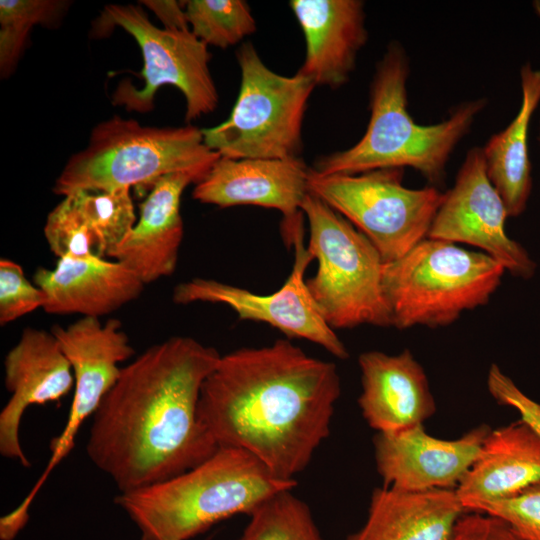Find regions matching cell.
Wrapping results in <instances>:
<instances>
[{"label": "cell", "instance_id": "cell-7", "mask_svg": "<svg viewBox=\"0 0 540 540\" xmlns=\"http://www.w3.org/2000/svg\"><path fill=\"white\" fill-rule=\"evenodd\" d=\"M301 210L309 224L307 248L318 263L306 284L326 323L332 329L392 326L382 288L384 262L375 246L311 192Z\"/></svg>", "mask_w": 540, "mask_h": 540}, {"label": "cell", "instance_id": "cell-31", "mask_svg": "<svg viewBox=\"0 0 540 540\" xmlns=\"http://www.w3.org/2000/svg\"><path fill=\"white\" fill-rule=\"evenodd\" d=\"M487 387L499 404L514 408L540 434V403L525 395L496 364L489 369Z\"/></svg>", "mask_w": 540, "mask_h": 540}, {"label": "cell", "instance_id": "cell-18", "mask_svg": "<svg viewBox=\"0 0 540 540\" xmlns=\"http://www.w3.org/2000/svg\"><path fill=\"white\" fill-rule=\"evenodd\" d=\"M358 363L362 383L358 404L377 433L420 425L434 414L436 405L427 376L408 349L397 355L367 351Z\"/></svg>", "mask_w": 540, "mask_h": 540}, {"label": "cell", "instance_id": "cell-8", "mask_svg": "<svg viewBox=\"0 0 540 540\" xmlns=\"http://www.w3.org/2000/svg\"><path fill=\"white\" fill-rule=\"evenodd\" d=\"M237 60L238 97L224 122L202 129L205 144L225 158H301L304 114L316 85L298 72L275 73L250 42L238 49Z\"/></svg>", "mask_w": 540, "mask_h": 540}, {"label": "cell", "instance_id": "cell-24", "mask_svg": "<svg viewBox=\"0 0 540 540\" xmlns=\"http://www.w3.org/2000/svg\"><path fill=\"white\" fill-rule=\"evenodd\" d=\"M236 540H323L309 506L284 490L257 506Z\"/></svg>", "mask_w": 540, "mask_h": 540}, {"label": "cell", "instance_id": "cell-23", "mask_svg": "<svg viewBox=\"0 0 540 540\" xmlns=\"http://www.w3.org/2000/svg\"><path fill=\"white\" fill-rule=\"evenodd\" d=\"M520 79L522 100L518 113L482 148L487 175L512 217L525 211L532 188L528 133L540 103V69L526 63L521 67Z\"/></svg>", "mask_w": 540, "mask_h": 540}, {"label": "cell", "instance_id": "cell-13", "mask_svg": "<svg viewBox=\"0 0 540 540\" xmlns=\"http://www.w3.org/2000/svg\"><path fill=\"white\" fill-rule=\"evenodd\" d=\"M51 332L74 375L68 419L61 434L50 442L48 466L55 468L73 449L80 427L96 413L120 376L119 365L134 355V349L118 319L101 322L96 317H81L67 327L54 325Z\"/></svg>", "mask_w": 540, "mask_h": 540}, {"label": "cell", "instance_id": "cell-3", "mask_svg": "<svg viewBox=\"0 0 540 540\" xmlns=\"http://www.w3.org/2000/svg\"><path fill=\"white\" fill-rule=\"evenodd\" d=\"M410 62L397 41L388 44L370 85V119L362 138L352 147L320 157L314 172L359 174L371 170L411 167L432 186L443 183L447 163L458 143L470 132L486 98L460 103L442 122L421 125L408 111ZM436 187V186H435Z\"/></svg>", "mask_w": 540, "mask_h": 540}, {"label": "cell", "instance_id": "cell-22", "mask_svg": "<svg viewBox=\"0 0 540 540\" xmlns=\"http://www.w3.org/2000/svg\"><path fill=\"white\" fill-rule=\"evenodd\" d=\"M468 510L455 489H374L364 525L347 540H449Z\"/></svg>", "mask_w": 540, "mask_h": 540}, {"label": "cell", "instance_id": "cell-34", "mask_svg": "<svg viewBox=\"0 0 540 540\" xmlns=\"http://www.w3.org/2000/svg\"><path fill=\"white\" fill-rule=\"evenodd\" d=\"M533 8L538 16H540V0H535L533 2Z\"/></svg>", "mask_w": 540, "mask_h": 540}, {"label": "cell", "instance_id": "cell-16", "mask_svg": "<svg viewBox=\"0 0 540 540\" xmlns=\"http://www.w3.org/2000/svg\"><path fill=\"white\" fill-rule=\"evenodd\" d=\"M4 384L11 394L0 412V453L30 467L19 437L25 410L55 402L74 387L70 362L51 331L25 328L4 359Z\"/></svg>", "mask_w": 540, "mask_h": 540}, {"label": "cell", "instance_id": "cell-4", "mask_svg": "<svg viewBox=\"0 0 540 540\" xmlns=\"http://www.w3.org/2000/svg\"><path fill=\"white\" fill-rule=\"evenodd\" d=\"M295 480L275 476L248 452L218 447L197 466L115 497L141 533L140 540H188L236 514L249 515Z\"/></svg>", "mask_w": 540, "mask_h": 540}, {"label": "cell", "instance_id": "cell-35", "mask_svg": "<svg viewBox=\"0 0 540 540\" xmlns=\"http://www.w3.org/2000/svg\"><path fill=\"white\" fill-rule=\"evenodd\" d=\"M538 141L540 143V120H539V136H538Z\"/></svg>", "mask_w": 540, "mask_h": 540}, {"label": "cell", "instance_id": "cell-10", "mask_svg": "<svg viewBox=\"0 0 540 540\" xmlns=\"http://www.w3.org/2000/svg\"><path fill=\"white\" fill-rule=\"evenodd\" d=\"M118 26L137 42L143 56L137 88L122 80L112 95L114 105L127 111L146 113L154 108V97L163 85L178 88L185 97V121L190 122L215 110L219 96L209 70L211 55L207 45L190 30L156 27L144 9L135 4L106 5L97 21V34Z\"/></svg>", "mask_w": 540, "mask_h": 540}, {"label": "cell", "instance_id": "cell-12", "mask_svg": "<svg viewBox=\"0 0 540 540\" xmlns=\"http://www.w3.org/2000/svg\"><path fill=\"white\" fill-rule=\"evenodd\" d=\"M507 217L505 203L487 175L482 148L473 147L453 187L445 193L427 238L475 246L512 275L531 278L536 263L521 244L507 235Z\"/></svg>", "mask_w": 540, "mask_h": 540}, {"label": "cell", "instance_id": "cell-32", "mask_svg": "<svg viewBox=\"0 0 540 540\" xmlns=\"http://www.w3.org/2000/svg\"><path fill=\"white\" fill-rule=\"evenodd\" d=\"M449 540H522L503 519L468 511L457 521Z\"/></svg>", "mask_w": 540, "mask_h": 540}, {"label": "cell", "instance_id": "cell-29", "mask_svg": "<svg viewBox=\"0 0 540 540\" xmlns=\"http://www.w3.org/2000/svg\"><path fill=\"white\" fill-rule=\"evenodd\" d=\"M468 511L503 519L522 540H540V482L512 497L474 504Z\"/></svg>", "mask_w": 540, "mask_h": 540}, {"label": "cell", "instance_id": "cell-21", "mask_svg": "<svg viewBox=\"0 0 540 540\" xmlns=\"http://www.w3.org/2000/svg\"><path fill=\"white\" fill-rule=\"evenodd\" d=\"M540 482V434L517 422L490 431L456 493L468 510L477 503L512 497Z\"/></svg>", "mask_w": 540, "mask_h": 540}, {"label": "cell", "instance_id": "cell-14", "mask_svg": "<svg viewBox=\"0 0 540 540\" xmlns=\"http://www.w3.org/2000/svg\"><path fill=\"white\" fill-rule=\"evenodd\" d=\"M309 169L296 159H232L221 157L195 184L192 197L219 207L253 205L276 209L283 215L282 235L287 245L303 227L301 206L309 193Z\"/></svg>", "mask_w": 540, "mask_h": 540}, {"label": "cell", "instance_id": "cell-17", "mask_svg": "<svg viewBox=\"0 0 540 540\" xmlns=\"http://www.w3.org/2000/svg\"><path fill=\"white\" fill-rule=\"evenodd\" d=\"M304 33L306 55L298 73L331 89L348 82L358 52L366 44L364 3L360 0H292Z\"/></svg>", "mask_w": 540, "mask_h": 540}, {"label": "cell", "instance_id": "cell-27", "mask_svg": "<svg viewBox=\"0 0 540 540\" xmlns=\"http://www.w3.org/2000/svg\"><path fill=\"white\" fill-rule=\"evenodd\" d=\"M43 232L51 252L58 258L106 257L70 195L49 212Z\"/></svg>", "mask_w": 540, "mask_h": 540}, {"label": "cell", "instance_id": "cell-30", "mask_svg": "<svg viewBox=\"0 0 540 540\" xmlns=\"http://www.w3.org/2000/svg\"><path fill=\"white\" fill-rule=\"evenodd\" d=\"M68 4L59 0H1L0 24L31 31L35 25H49L59 20Z\"/></svg>", "mask_w": 540, "mask_h": 540}, {"label": "cell", "instance_id": "cell-11", "mask_svg": "<svg viewBox=\"0 0 540 540\" xmlns=\"http://www.w3.org/2000/svg\"><path fill=\"white\" fill-rule=\"evenodd\" d=\"M294 263L284 284L266 295L220 282L193 278L179 283L172 299L177 304L219 303L230 307L240 319L269 324L287 337L302 338L320 345L339 359L349 356L347 348L322 317L306 284L305 272L314 256L304 244V228L293 236Z\"/></svg>", "mask_w": 540, "mask_h": 540}, {"label": "cell", "instance_id": "cell-6", "mask_svg": "<svg viewBox=\"0 0 540 540\" xmlns=\"http://www.w3.org/2000/svg\"><path fill=\"white\" fill-rule=\"evenodd\" d=\"M505 268L483 252L425 238L401 258L384 263L382 288L392 326H448L486 305Z\"/></svg>", "mask_w": 540, "mask_h": 540}, {"label": "cell", "instance_id": "cell-9", "mask_svg": "<svg viewBox=\"0 0 540 540\" xmlns=\"http://www.w3.org/2000/svg\"><path fill=\"white\" fill-rule=\"evenodd\" d=\"M404 168L321 175L309 169V192L319 197L375 246L384 263L427 238L445 193L435 186L403 185Z\"/></svg>", "mask_w": 540, "mask_h": 540}, {"label": "cell", "instance_id": "cell-20", "mask_svg": "<svg viewBox=\"0 0 540 540\" xmlns=\"http://www.w3.org/2000/svg\"><path fill=\"white\" fill-rule=\"evenodd\" d=\"M198 182L188 172L156 180L140 205L139 219L108 257L133 271L145 285L172 275L184 234L181 196L188 185Z\"/></svg>", "mask_w": 540, "mask_h": 540}, {"label": "cell", "instance_id": "cell-25", "mask_svg": "<svg viewBox=\"0 0 540 540\" xmlns=\"http://www.w3.org/2000/svg\"><path fill=\"white\" fill-rule=\"evenodd\" d=\"M185 13L190 31L207 46L227 48L256 30L250 7L242 0H190Z\"/></svg>", "mask_w": 540, "mask_h": 540}, {"label": "cell", "instance_id": "cell-15", "mask_svg": "<svg viewBox=\"0 0 540 540\" xmlns=\"http://www.w3.org/2000/svg\"><path fill=\"white\" fill-rule=\"evenodd\" d=\"M482 424L455 440L430 436L423 424L377 433L374 454L384 486L404 491L456 489L490 432Z\"/></svg>", "mask_w": 540, "mask_h": 540}, {"label": "cell", "instance_id": "cell-1", "mask_svg": "<svg viewBox=\"0 0 540 540\" xmlns=\"http://www.w3.org/2000/svg\"><path fill=\"white\" fill-rule=\"evenodd\" d=\"M220 357L213 347L174 336L122 367L93 415L86 445L120 493L179 475L218 449L198 403Z\"/></svg>", "mask_w": 540, "mask_h": 540}, {"label": "cell", "instance_id": "cell-26", "mask_svg": "<svg viewBox=\"0 0 540 540\" xmlns=\"http://www.w3.org/2000/svg\"><path fill=\"white\" fill-rule=\"evenodd\" d=\"M130 191L131 188H120L70 194L106 257L125 239L137 221Z\"/></svg>", "mask_w": 540, "mask_h": 540}, {"label": "cell", "instance_id": "cell-28", "mask_svg": "<svg viewBox=\"0 0 540 540\" xmlns=\"http://www.w3.org/2000/svg\"><path fill=\"white\" fill-rule=\"evenodd\" d=\"M45 294L31 283L21 265L0 259V324L5 326L38 308H43Z\"/></svg>", "mask_w": 540, "mask_h": 540}, {"label": "cell", "instance_id": "cell-5", "mask_svg": "<svg viewBox=\"0 0 540 540\" xmlns=\"http://www.w3.org/2000/svg\"><path fill=\"white\" fill-rule=\"evenodd\" d=\"M219 158L195 126H145L114 115L93 127L86 147L63 167L53 192L64 197L152 185L176 172L194 174L200 181Z\"/></svg>", "mask_w": 540, "mask_h": 540}, {"label": "cell", "instance_id": "cell-2", "mask_svg": "<svg viewBox=\"0 0 540 540\" xmlns=\"http://www.w3.org/2000/svg\"><path fill=\"white\" fill-rule=\"evenodd\" d=\"M340 393L334 363L278 339L221 356L203 382L198 414L218 447L242 449L295 480L328 437Z\"/></svg>", "mask_w": 540, "mask_h": 540}, {"label": "cell", "instance_id": "cell-33", "mask_svg": "<svg viewBox=\"0 0 540 540\" xmlns=\"http://www.w3.org/2000/svg\"><path fill=\"white\" fill-rule=\"evenodd\" d=\"M139 3L149 8L162 22L164 29L190 30L185 8L175 0H142Z\"/></svg>", "mask_w": 540, "mask_h": 540}, {"label": "cell", "instance_id": "cell-19", "mask_svg": "<svg viewBox=\"0 0 540 540\" xmlns=\"http://www.w3.org/2000/svg\"><path fill=\"white\" fill-rule=\"evenodd\" d=\"M33 282L45 294L46 313L96 318L137 299L145 286L122 263L99 257L58 258L53 269L38 268Z\"/></svg>", "mask_w": 540, "mask_h": 540}]
</instances>
